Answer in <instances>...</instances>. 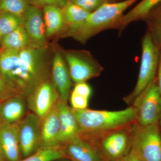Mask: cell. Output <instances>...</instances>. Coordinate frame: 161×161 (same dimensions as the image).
<instances>
[{
	"mask_svg": "<svg viewBox=\"0 0 161 161\" xmlns=\"http://www.w3.org/2000/svg\"><path fill=\"white\" fill-rule=\"evenodd\" d=\"M48 46H28L18 50H0V75L19 95L26 98L37 86L51 78Z\"/></svg>",
	"mask_w": 161,
	"mask_h": 161,
	"instance_id": "obj_1",
	"label": "cell"
},
{
	"mask_svg": "<svg viewBox=\"0 0 161 161\" xmlns=\"http://www.w3.org/2000/svg\"><path fill=\"white\" fill-rule=\"evenodd\" d=\"M137 0H125L117 3H105L91 13L82 24L75 29L67 31L59 35L60 37H71L81 43L101 32L116 29L124 12Z\"/></svg>",
	"mask_w": 161,
	"mask_h": 161,
	"instance_id": "obj_2",
	"label": "cell"
},
{
	"mask_svg": "<svg viewBox=\"0 0 161 161\" xmlns=\"http://www.w3.org/2000/svg\"><path fill=\"white\" fill-rule=\"evenodd\" d=\"M72 109L79 125V134L108 132L131 125L136 123L137 119V109L133 106L115 111Z\"/></svg>",
	"mask_w": 161,
	"mask_h": 161,
	"instance_id": "obj_3",
	"label": "cell"
},
{
	"mask_svg": "<svg viewBox=\"0 0 161 161\" xmlns=\"http://www.w3.org/2000/svg\"><path fill=\"white\" fill-rule=\"evenodd\" d=\"M132 125L103 133L79 135L93 144L99 153L101 151L103 159L104 157L110 161H121L131 148Z\"/></svg>",
	"mask_w": 161,
	"mask_h": 161,
	"instance_id": "obj_4",
	"label": "cell"
},
{
	"mask_svg": "<svg viewBox=\"0 0 161 161\" xmlns=\"http://www.w3.org/2000/svg\"><path fill=\"white\" fill-rule=\"evenodd\" d=\"M142 60L138 80L134 90L125 98L128 103L133 102L156 79L159 61L160 49L147 32L142 41Z\"/></svg>",
	"mask_w": 161,
	"mask_h": 161,
	"instance_id": "obj_5",
	"label": "cell"
},
{
	"mask_svg": "<svg viewBox=\"0 0 161 161\" xmlns=\"http://www.w3.org/2000/svg\"><path fill=\"white\" fill-rule=\"evenodd\" d=\"M131 149L144 161H161V129L159 123L132 125Z\"/></svg>",
	"mask_w": 161,
	"mask_h": 161,
	"instance_id": "obj_6",
	"label": "cell"
},
{
	"mask_svg": "<svg viewBox=\"0 0 161 161\" xmlns=\"http://www.w3.org/2000/svg\"><path fill=\"white\" fill-rule=\"evenodd\" d=\"M72 81L75 84L86 82L99 76L103 67L86 50H61Z\"/></svg>",
	"mask_w": 161,
	"mask_h": 161,
	"instance_id": "obj_7",
	"label": "cell"
},
{
	"mask_svg": "<svg viewBox=\"0 0 161 161\" xmlns=\"http://www.w3.org/2000/svg\"><path fill=\"white\" fill-rule=\"evenodd\" d=\"M131 106L137 109L136 123L139 125L145 126L159 123L161 116V95L156 78Z\"/></svg>",
	"mask_w": 161,
	"mask_h": 161,
	"instance_id": "obj_8",
	"label": "cell"
},
{
	"mask_svg": "<svg viewBox=\"0 0 161 161\" xmlns=\"http://www.w3.org/2000/svg\"><path fill=\"white\" fill-rule=\"evenodd\" d=\"M17 124L20 151L25 158L41 147L40 119L34 113L28 112Z\"/></svg>",
	"mask_w": 161,
	"mask_h": 161,
	"instance_id": "obj_9",
	"label": "cell"
},
{
	"mask_svg": "<svg viewBox=\"0 0 161 161\" xmlns=\"http://www.w3.org/2000/svg\"><path fill=\"white\" fill-rule=\"evenodd\" d=\"M26 99L28 109L41 119L60 99L50 78L39 84Z\"/></svg>",
	"mask_w": 161,
	"mask_h": 161,
	"instance_id": "obj_10",
	"label": "cell"
},
{
	"mask_svg": "<svg viewBox=\"0 0 161 161\" xmlns=\"http://www.w3.org/2000/svg\"><path fill=\"white\" fill-rule=\"evenodd\" d=\"M51 78L58 91L60 100L67 103L71 92L73 81L62 51L57 47L53 48Z\"/></svg>",
	"mask_w": 161,
	"mask_h": 161,
	"instance_id": "obj_11",
	"label": "cell"
},
{
	"mask_svg": "<svg viewBox=\"0 0 161 161\" xmlns=\"http://www.w3.org/2000/svg\"><path fill=\"white\" fill-rule=\"evenodd\" d=\"M24 26L29 39V46L46 47L47 45L43 11L39 6L30 5L23 15Z\"/></svg>",
	"mask_w": 161,
	"mask_h": 161,
	"instance_id": "obj_12",
	"label": "cell"
},
{
	"mask_svg": "<svg viewBox=\"0 0 161 161\" xmlns=\"http://www.w3.org/2000/svg\"><path fill=\"white\" fill-rule=\"evenodd\" d=\"M17 123L0 125V157L4 161L21 159Z\"/></svg>",
	"mask_w": 161,
	"mask_h": 161,
	"instance_id": "obj_13",
	"label": "cell"
},
{
	"mask_svg": "<svg viewBox=\"0 0 161 161\" xmlns=\"http://www.w3.org/2000/svg\"><path fill=\"white\" fill-rule=\"evenodd\" d=\"M64 150L71 161H104L96 147L79 135L64 145Z\"/></svg>",
	"mask_w": 161,
	"mask_h": 161,
	"instance_id": "obj_14",
	"label": "cell"
},
{
	"mask_svg": "<svg viewBox=\"0 0 161 161\" xmlns=\"http://www.w3.org/2000/svg\"><path fill=\"white\" fill-rule=\"evenodd\" d=\"M26 98L17 95L0 103V125L17 123L26 115L27 110Z\"/></svg>",
	"mask_w": 161,
	"mask_h": 161,
	"instance_id": "obj_15",
	"label": "cell"
},
{
	"mask_svg": "<svg viewBox=\"0 0 161 161\" xmlns=\"http://www.w3.org/2000/svg\"><path fill=\"white\" fill-rule=\"evenodd\" d=\"M59 109L60 125L58 145L64 146L79 134L80 128L72 108L67 103L60 99Z\"/></svg>",
	"mask_w": 161,
	"mask_h": 161,
	"instance_id": "obj_16",
	"label": "cell"
},
{
	"mask_svg": "<svg viewBox=\"0 0 161 161\" xmlns=\"http://www.w3.org/2000/svg\"><path fill=\"white\" fill-rule=\"evenodd\" d=\"M60 100L43 118L40 119V147L58 146V141L60 125Z\"/></svg>",
	"mask_w": 161,
	"mask_h": 161,
	"instance_id": "obj_17",
	"label": "cell"
},
{
	"mask_svg": "<svg viewBox=\"0 0 161 161\" xmlns=\"http://www.w3.org/2000/svg\"><path fill=\"white\" fill-rule=\"evenodd\" d=\"M43 20L47 38L59 36L65 28V22L62 8L57 6L43 7Z\"/></svg>",
	"mask_w": 161,
	"mask_h": 161,
	"instance_id": "obj_18",
	"label": "cell"
},
{
	"mask_svg": "<svg viewBox=\"0 0 161 161\" xmlns=\"http://www.w3.org/2000/svg\"><path fill=\"white\" fill-rule=\"evenodd\" d=\"M161 3V0H142L126 14L121 18L117 30L121 32L130 23L144 20L154 7Z\"/></svg>",
	"mask_w": 161,
	"mask_h": 161,
	"instance_id": "obj_19",
	"label": "cell"
},
{
	"mask_svg": "<svg viewBox=\"0 0 161 161\" xmlns=\"http://www.w3.org/2000/svg\"><path fill=\"white\" fill-rule=\"evenodd\" d=\"M62 9L65 22V28L62 32L80 26L86 19L90 14L70 0L68 1Z\"/></svg>",
	"mask_w": 161,
	"mask_h": 161,
	"instance_id": "obj_20",
	"label": "cell"
},
{
	"mask_svg": "<svg viewBox=\"0 0 161 161\" xmlns=\"http://www.w3.org/2000/svg\"><path fill=\"white\" fill-rule=\"evenodd\" d=\"M2 48L18 50L29 46V39L24 25L4 36L1 43Z\"/></svg>",
	"mask_w": 161,
	"mask_h": 161,
	"instance_id": "obj_21",
	"label": "cell"
},
{
	"mask_svg": "<svg viewBox=\"0 0 161 161\" xmlns=\"http://www.w3.org/2000/svg\"><path fill=\"white\" fill-rule=\"evenodd\" d=\"M65 158L64 146L41 147L33 154L18 161H54Z\"/></svg>",
	"mask_w": 161,
	"mask_h": 161,
	"instance_id": "obj_22",
	"label": "cell"
},
{
	"mask_svg": "<svg viewBox=\"0 0 161 161\" xmlns=\"http://www.w3.org/2000/svg\"><path fill=\"white\" fill-rule=\"evenodd\" d=\"M144 20L147 22L148 32L156 45L161 49V6L154 7Z\"/></svg>",
	"mask_w": 161,
	"mask_h": 161,
	"instance_id": "obj_23",
	"label": "cell"
},
{
	"mask_svg": "<svg viewBox=\"0 0 161 161\" xmlns=\"http://www.w3.org/2000/svg\"><path fill=\"white\" fill-rule=\"evenodd\" d=\"M23 25V16L5 12H0V29L3 38Z\"/></svg>",
	"mask_w": 161,
	"mask_h": 161,
	"instance_id": "obj_24",
	"label": "cell"
},
{
	"mask_svg": "<svg viewBox=\"0 0 161 161\" xmlns=\"http://www.w3.org/2000/svg\"><path fill=\"white\" fill-rule=\"evenodd\" d=\"M31 5L30 0H0V12L11 13L23 16Z\"/></svg>",
	"mask_w": 161,
	"mask_h": 161,
	"instance_id": "obj_25",
	"label": "cell"
},
{
	"mask_svg": "<svg viewBox=\"0 0 161 161\" xmlns=\"http://www.w3.org/2000/svg\"><path fill=\"white\" fill-rule=\"evenodd\" d=\"M70 1L90 13L95 11L105 3L108 2V0H70Z\"/></svg>",
	"mask_w": 161,
	"mask_h": 161,
	"instance_id": "obj_26",
	"label": "cell"
},
{
	"mask_svg": "<svg viewBox=\"0 0 161 161\" xmlns=\"http://www.w3.org/2000/svg\"><path fill=\"white\" fill-rule=\"evenodd\" d=\"M72 108L75 110H83L87 108L89 98L71 92L69 96Z\"/></svg>",
	"mask_w": 161,
	"mask_h": 161,
	"instance_id": "obj_27",
	"label": "cell"
},
{
	"mask_svg": "<svg viewBox=\"0 0 161 161\" xmlns=\"http://www.w3.org/2000/svg\"><path fill=\"white\" fill-rule=\"evenodd\" d=\"M17 95V92L0 75V103Z\"/></svg>",
	"mask_w": 161,
	"mask_h": 161,
	"instance_id": "obj_28",
	"label": "cell"
},
{
	"mask_svg": "<svg viewBox=\"0 0 161 161\" xmlns=\"http://www.w3.org/2000/svg\"><path fill=\"white\" fill-rule=\"evenodd\" d=\"M68 0H30L32 5L35 6H53L63 8Z\"/></svg>",
	"mask_w": 161,
	"mask_h": 161,
	"instance_id": "obj_29",
	"label": "cell"
},
{
	"mask_svg": "<svg viewBox=\"0 0 161 161\" xmlns=\"http://www.w3.org/2000/svg\"><path fill=\"white\" fill-rule=\"evenodd\" d=\"M72 92L89 98L92 94V89L86 82L76 83Z\"/></svg>",
	"mask_w": 161,
	"mask_h": 161,
	"instance_id": "obj_30",
	"label": "cell"
},
{
	"mask_svg": "<svg viewBox=\"0 0 161 161\" xmlns=\"http://www.w3.org/2000/svg\"><path fill=\"white\" fill-rule=\"evenodd\" d=\"M121 161H144L135 152L130 148V152L128 153L124 158Z\"/></svg>",
	"mask_w": 161,
	"mask_h": 161,
	"instance_id": "obj_31",
	"label": "cell"
},
{
	"mask_svg": "<svg viewBox=\"0 0 161 161\" xmlns=\"http://www.w3.org/2000/svg\"><path fill=\"white\" fill-rule=\"evenodd\" d=\"M157 74L158 78L157 81L158 86L161 95V49H160L159 61Z\"/></svg>",
	"mask_w": 161,
	"mask_h": 161,
	"instance_id": "obj_32",
	"label": "cell"
},
{
	"mask_svg": "<svg viewBox=\"0 0 161 161\" xmlns=\"http://www.w3.org/2000/svg\"><path fill=\"white\" fill-rule=\"evenodd\" d=\"M2 39H3V36H2V33H1V29H0V45H1Z\"/></svg>",
	"mask_w": 161,
	"mask_h": 161,
	"instance_id": "obj_33",
	"label": "cell"
},
{
	"mask_svg": "<svg viewBox=\"0 0 161 161\" xmlns=\"http://www.w3.org/2000/svg\"><path fill=\"white\" fill-rule=\"evenodd\" d=\"M159 125L161 129V116L160 119L159 121Z\"/></svg>",
	"mask_w": 161,
	"mask_h": 161,
	"instance_id": "obj_34",
	"label": "cell"
},
{
	"mask_svg": "<svg viewBox=\"0 0 161 161\" xmlns=\"http://www.w3.org/2000/svg\"><path fill=\"white\" fill-rule=\"evenodd\" d=\"M0 161H4L3 160V159H2V158H1V157H0Z\"/></svg>",
	"mask_w": 161,
	"mask_h": 161,
	"instance_id": "obj_35",
	"label": "cell"
}]
</instances>
